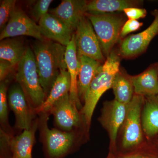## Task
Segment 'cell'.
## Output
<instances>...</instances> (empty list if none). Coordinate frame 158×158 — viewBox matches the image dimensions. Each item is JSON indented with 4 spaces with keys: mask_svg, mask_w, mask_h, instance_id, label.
<instances>
[{
    "mask_svg": "<svg viewBox=\"0 0 158 158\" xmlns=\"http://www.w3.org/2000/svg\"><path fill=\"white\" fill-rule=\"evenodd\" d=\"M52 0H37L30 1V13L34 21L39 22L40 19L48 13L49 7Z\"/></svg>",
    "mask_w": 158,
    "mask_h": 158,
    "instance_id": "d4e9b609",
    "label": "cell"
},
{
    "mask_svg": "<svg viewBox=\"0 0 158 158\" xmlns=\"http://www.w3.org/2000/svg\"><path fill=\"white\" fill-rule=\"evenodd\" d=\"M127 105L119 102L114 99L104 103L98 120L109 135L110 144H116L117 135L126 115Z\"/></svg>",
    "mask_w": 158,
    "mask_h": 158,
    "instance_id": "7c38bea8",
    "label": "cell"
},
{
    "mask_svg": "<svg viewBox=\"0 0 158 158\" xmlns=\"http://www.w3.org/2000/svg\"><path fill=\"white\" fill-rule=\"evenodd\" d=\"M123 12L128 19L138 20L144 18L147 15V11L144 9L132 7L125 9Z\"/></svg>",
    "mask_w": 158,
    "mask_h": 158,
    "instance_id": "f1b7e54d",
    "label": "cell"
},
{
    "mask_svg": "<svg viewBox=\"0 0 158 158\" xmlns=\"http://www.w3.org/2000/svg\"><path fill=\"white\" fill-rule=\"evenodd\" d=\"M121 57L113 49L101 65L90 83L85 96L84 106L80 110L86 127H90L91 119L99 100L106 91L112 88L114 77L119 71Z\"/></svg>",
    "mask_w": 158,
    "mask_h": 158,
    "instance_id": "7a4b0ae2",
    "label": "cell"
},
{
    "mask_svg": "<svg viewBox=\"0 0 158 158\" xmlns=\"http://www.w3.org/2000/svg\"><path fill=\"white\" fill-rule=\"evenodd\" d=\"M112 88L115 95L114 99L123 104L129 103L135 95L130 76L121 69H119L114 77Z\"/></svg>",
    "mask_w": 158,
    "mask_h": 158,
    "instance_id": "603a6c76",
    "label": "cell"
},
{
    "mask_svg": "<svg viewBox=\"0 0 158 158\" xmlns=\"http://www.w3.org/2000/svg\"><path fill=\"white\" fill-rule=\"evenodd\" d=\"M9 106L15 116V127L24 131L31 128L36 119L35 110L31 106L18 83L11 86L8 92Z\"/></svg>",
    "mask_w": 158,
    "mask_h": 158,
    "instance_id": "8fae6325",
    "label": "cell"
},
{
    "mask_svg": "<svg viewBox=\"0 0 158 158\" xmlns=\"http://www.w3.org/2000/svg\"><path fill=\"white\" fill-rule=\"evenodd\" d=\"M107 158H115V156L113 155V153H110L109 155H108V156Z\"/></svg>",
    "mask_w": 158,
    "mask_h": 158,
    "instance_id": "4dcf8cb0",
    "label": "cell"
},
{
    "mask_svg": "<svg viewBox=\"0 0 158 158\" xmlns=\"http://www.w3.org/2000/svg\"><path fill=\"white\" fill-rule=\"evenodd\" d=\"M157 70H158V62H157Z\"/></svg>",
    "mask_w": 158,
    "mask_h": 158,
    "instance_id": "d6a6232c",
    "label": "cell"
},
{
    "mask_svg": "<svg viewBox=\"0 0 158 158\" xmlns=\"http://www.w3.org/2000/svg\"><path fill=\"white\" fill-rule=\"evenodd\" d=\"M155 143L156 144L157 146L158 147V138H157V139H156V142H155Z\"/></svg>",
    "mask_w": 158,
    "mask_h": 158,
    "instance_id": "1f68e13d",
    "label": "cell"
},
{
    "mask_svg": "<svg viewBox=\"0 0 158 158\" xmlns=\"http://www.w3.org/2000/svg\"><path fill=\"white\" fill-rule=\"evenodd\" d=\"M70 88L71 80L69 73L67 69L61 71L45 101L40 107L35 110L36 114L49 113L52 107L56 102L65 94L69 93Z\"/></svg>",
    "mask_w": 158,
    "mask_h": 158,
    "instance_id": "44dd1931",
    "label": "cell"
},
{
    "mask_svg": "<svg viewBox=\"0 0 158 158\" xmlns=\"http://www.w3.org/2000/svg\"><path fill=\"white\" fill-rule=\"evenodd\" d=\"M14 66L10 62L0 60V80L1 82L5 81L6 77L13 69Z\"/></svg>",
    "mask_w": 158,
    "mask_h": 158,
    "instance_id": "f546056e",
    "label": "cell"
},
{
    "mask_svg": "<svg viewBox=\"0 0 158 158\" xmlns=\"http://www.w3.org/2000/svg\"><path fill=\"white\" fill-rule=\"evenodd\" d=\"M130 77L135 94L145 97L158 94L157 62L140 74Z\"/></svg>",
    "mask_w": 158,
    "mask_h": 158,
    "instance_id": "2e32d148",
    "label": "cell"
},
{
    "mask_svg": "<svg viewBox=\"0 0 158 158\" xmlns=\"http://www.w3.org/2000/svg\"><path fill=\"white\" fill-rule=\"evenodd\" d=\"M143 1L139 0H93L87 1L85 13L102 14L123 11L125 9L139 8Z\"/></svg>",
    "mask_w": 158,
    "mask_h": 158,
    "instance_id": "d6986e66",
    "label": "cell"
},
{
    "mask_svg": "<svg viewBox=\"0 0 158 158\" xmlns=\"http://www.w3.org/2000/svg\"><path fill=\"white\" fill-rule=\"evenodd\" d=\"M142 129L148 138L158 135V94L145 97L141 114Z\"/></svg>",
    "mask_w": 158,
    "mask_h": 158,
    "instance_id": "ffe728a7",
    "label": "cell"
},
{
    "mask_svg": "<svg viewBox=\"0 0 158 158\" xmlns=\"http://www.w3.org/2000/svg\"><path fill=\"white\" fill-rule=\"evenodd\" d=\"M85 15L93 26L104 56L107 57L120 38L124 16L116 13Z\"/></svg>",
    "mask_w": 158,
    "mask_h": 158,
    "instance_id": "277c9868",
    "label": "cell"
},
{
    "mask_svg": "<svg viewBox=\"0 0 158 158\" xmlns=\"http://www.w3.org/2000/svg\"><path fill=\"white\" fill-rule=\"evenodd\" d=\"M27 48L19 37L7 38L0 42V60H5L15 66L23 59Z\"/></svg>",
    "mask_w": 158,
    "mask_h": 158,
    "instance_id": "7402d4cb",
    "label": "cell"
},
{
    "mask_svg": "<svg viewBox=\"0 0 158 158\" xmlns=\"http://www.w3.org/2000/svg\"><path fill=\"white\" fill-rule=\"evenodd\" d=\"M38 26L44 38L66 47L74 34L62 21L49 12L40 19Z\"/></svg>",
    "mask_w": 158,
    "mask_h": 158,
    "instance_id": "9a60e30c",
    "label": "cell"
},
{
    "mask_svg": "<svg viewBox=\"0 0 158 158\" xmlns=\"http://www.w3.org/2000/svg\"><path fill=\"white\" fill-rule=\"evenodd\" d=\"M87 1L84 0H63L49 13L56 16L73 33L75 32L78 24L85 14Z\"/></svg>",
    "mask_w": 158,
    "mask_h": 158,
    "instance_id": "5bb4252c",
    "label": "cell"
},
{
    "mask_svg": "<svg viewBox=\"0 0 158 158\" xmlns=\"http://www.w3.org/2000/svg\"><path fill=\"white\" fill-rule=\"evenodd\" d=\"M74 38L77 56H85L101 63L105 62V57L93 26L85 15L78 24Z\"/></svg>",
    "mask_w": 158,
    "mask_h": 158,
    "instance_id": "52a82bcc",
    "label": "cell"
},
{
    "mask_svg": "<svg viewBox=\"0 0 158 158\" xmlns=\"http://www.w3.org/2000/svg\"><path fill=\"white\" fill-rule=\"evenodd\" d=\"M49 113L53 116L56 126L61 131H77L83 123L85 124L80 111L71 100L69 93L56 102Z\"/></svg>",
    "mask_w": 158,
    "mask_h": 158,
    "instance_id": "9c48e42d",
    "label": "cell"
},
{
    "mask_svg": "<svg viewBox=\"0 0 158 158\" xmlns=\"http://www.w3.org/2000/svg\"><path fill=\"white\" fill-rule=\"evenodd\" d=\"M38 118L40 136L48 156L50 158H62L72 149L77 139V131L66 132L58 129L48 127L49 113L39 114Z\"/></svg>",
    "mask_w": 158,
    "mask_h": 158,
    "instance_id": "5b68a950",
    "label": "cell"
},
{
    "mask_svg": "<svg viewBox=\"0 0 158 158\" xmlns=\"http://www.w3.org/2000/svg\"><path fill=\"white\" fill-rule=\"evenodd\" d=\"M17 66L15 76L16 81L35 111L42 106L46 96L40 85L35 56L31 48H27L23 59Z\"/></svg>",
    "mask_w": 158,
    "mask_h": 158,
    "instance_id": "3957f363",
    "label": "cell"
},
{
    "mask_svg": "<svg viewBox=\"0 0 158 158\" xmlns=\"http://www.w3.org/2000/svg\"><path fill=\"white\" fill-rule=\"evenodd\" d=\"M154 20L144 31L132 34L123 39L119 46L118 53L121 58L131 59L144 53L152 39L158 34V9L152 11Z\"/></svg>",
    "mask_w": 158,
    "mask_h": 158,
    "instance_id": "ba28073f",
    "label": "cell"
},
{
    "mask_svg": "<svg viewBox=\"0 0 158 158\" xmlns=\"http://www.w3.org/2000/svg\"><path fill=\"white\" fill-rule=\"evenodd\" d=\"M77 58L79 64L78 94L81 102H84L90 83L102 64L100 62L85 56H77Z\"/></svg>",
    "mask_w": 158,
    "mask_h": 158,
    "instance_id": "e0dca14e",
    "label": "cell"
},
{
    "mask_svg": "<svg viewBox=\"0 0 158 158\" xmlns=\"http://www.w3.org/2000/svg\"><path fill=\"white\" fill-rule=\"evenodd\" d=\"M143 25L137 20L128 19L124 23L120 33V38L124 39L127 34L138 31Z\"/></svg>",
    "mask_w": 158,
    "mask_h": 158,
    "instance_id": "83f0119b",
    "label": "cell"
},
{
    "mask_svg": "<svg viewBox=\"0 0 158 158\" xmlns=\"http://www.w3.org/2000/svg\"><path fill=\"white\" fill-rule=\"evenodd\" d=\"M15 0H3L0 5V29L2 31L9 22L12 11L16 7Z\"/></svg>",
    "mask_w": 158,
    "mask_h": 158,
    "instance_id": "484cf974",
    "label": "cell"
},
{
    "mask_svg": "<svg viewBox=\"0 0 158 158\" xmlns=\"http://www.w3.org/2000/svg\"><path fill=\"white\" fill-rule=\"evenodd\" d=\"M65 60L67 65V70L70 77L71 88L69 93V97L71 101L80 111L83 106L78 94L77 78L79 64L75 42L74 34L73 35L70 42L66 47Z\"/></svg>",
    "mask_w": 158,
    "mask_h": 158,
    "instance_id": "ac0fdd59",
    "label": "cell"
},
{
    "mask_svg": "<svg viewBox=\"0 0 158 158\" xmlns=\"http://www.w3.org/2000/svg\"><path fill=\"white\" fill-rule=\"evenodd\" d=\"M144 97L135 94L128 104L126 115L122 126L123 148L131 150L139 148L143 141L141 114Z\"/></svg>",
    "mask_w": 158,
    "mask_h": 158,
    "instance_id": "8992f818",
    "label": "cell"
},
{
    "mask_svg": "<svg viewBox=\"0 0 158 158\" xmlns=\"http://www.w3.org/2000/svg\"><path fill=\"white\" fill-rule=\"evenodd\" d=\"M29 36L39 40L45 39L42 36L38 24L29 17L19 7H15L8 23L0 34V40L11 37Z\"/></svg>",
    "mask_w": 158,
    "mask_h": 158,
    "instance_id": "30bf717a",
    "label": "cell"
},
{
    "mask_svg": "<svg viewBox=\"0 0 158 158\" xmlns=\"http://www.w3.org/2000/svg\"><path fill=\"white\" fill-rule=\"evenodd\" d=\"M117 158H158V147L156 143L152 144L147 150L134 152L122 154Z\"/></svg>",
    "mask_w": 158,
    "mask_h": 158,
    "instance_id": "4316f807",
    "label": "cell"
},
{
    "mask_svg": "<svg viewBox=\"0 0 158 158\" xmlns=\"http://www.w3.org/2000/svg\"><path fill=\"white\" fill-rule=\"evenodd\" d=\"M66 46L52 40H37L33 44L40 81L46 98L61 71L67 70Z\"/></svg>",
    "mask_w": 158,
    "mask_h": 158,
    "instance_id": "6da1fadb",
    "label": "cell"
},
{
    "mask_svg": "<svg viewBox=\"0 0 158 158\" xmlns=\"http://www.w3.org/2000/svg\"><path fill=\"white\" fill-rule=\"evenodd\" d=\"M9 103L8 101L7 86L6 81L0 84V122L1 129L9 135H12V129L9 123Z\"/></svg>",
    "mask_w": 158,
    "mask_h": 158,
    "instance_id": "cb8c5ba5",
    "label": "cell"
},
{
    "mask_svg": "<svg viewBox=\"0 0 158 158\" xmlns=\"http://www.w3.org/2000/svg\"><path fill=\"white\" fill-rule=\"evenodd\" d=\"M38 127V118H36L31 128L24 130L19 135L14 136L6 133L10 158H32L35 133Z\"/></svg>",
    "mask_w": 158,
    "mask_h": 158,
    "instance_id": "4fadbf2b",
    "label": "cell"
}]
</instances>
